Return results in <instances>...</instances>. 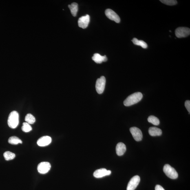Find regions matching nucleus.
I'll return each instance as SVG.
<instances>
[{
  "instance_id": "19",
  "label": "nucleus",
  "mask_w": 190,
  "mask_h": 190,
  "mask_svg": "<svg viewBox=\"0 0 190 190\" xmlns=\"http://www.w3.org/2000/svg\"><path fill=\"white\" fill-rule=\"evenodd\" d=\"M148 120L149 123L155 125H158L160 123L159 119L156 117L153 116H150L148 119Z\"/></svg>"
},
{
  "instance_id": "11",
  "label": "nucleus",
  "mask_w": 190,
  "mask_h": 190,
  "mask_svg": "<svg viewBox=\"0 0 190 190\" xmlns=\"http://www.w3.org/2000/svg\"><path fill=\"white\" fill-rule=\"evenodd\" d=\"M111 173V171L107 170L105 168H101L96 170L95 171L94 173V176L95 178H100L105 176H109Z\"/></svg>"
},
{
  "instance_id": "20",
  "label": "nucleus",
  "mask_w": 190,
  "mask_h": 190,
  "mask_svg": "<svg viewBox=\"0 0 190 190\" xmlns=\"http://www.w3.org/2000/svg\"><path fill=\"white\" fill-rule=\"evenodd\" d=\"M4 157L6 160H12L15 158L16 155L14 153L7 151L4 153Z\"/></svg>"
},
{
  "instance_id": "23",
  "label": "nucleus",
  "mask_w": 190,
  "mask_h": 190,
  "mask_svg": "<svg viewBox=\"0 0 190 190\" xmlns=\"http://www.w3.org/2000/svg\"><path fill=\"white\" fill-rule=\"evenodd\" d=\"M164 4L168 5H174L177 4V1L175 0H161L160 1Z\"/></svg>"
},
{
  "instance_id": "12",
  "label": "nucleus",
  "mask_w": 190,
  "mask_h": 190,
  "mask_svg": "<svg viewBox=\"0 0 190 190\" xmlns=\"http://www.w3.org/2000/svg\"><path fill=\"white\" fill-rule=\"evenodd\" d=\"M52 141V138L50 137L47 136H44L38 140L37 144L40 147H45L50 144Z\"/></svg>"
},
{
  "instance_id": "22",
  "label": "nucleus",
  "mask_w": 190,
  "mask_h": 190,
  "mask_svg": "<svg viewBox=\"0 0 190 190\" xmlns=\"http://www.w3.org/2000/svg\"><path fill=\"white\" fill-rule=\"evenodd\" d=\"M22 129L23 132H30V131L32 130V128L31 127L30 124L26 122V123H23L22 127Z\"/></svg>"
},
{
  "instance_id": "8",
  "label": "nucleus",
  "mask_w": 190,
  "mask_h": 190,
  "mask_svg": "<svg viewBox=\"0 0 190 190\" xmlns=\"http://www.w3.org/2000/svg\"><path fill=\"white\" fill-rule=\"evenodd\" d=\"M130 130L135 140L136 141H141L142 138V134L140 129L137 127H133L130 128Z\"/></svg>"
},
{
  "instance_id": "17",
  "label": "nucleus",
  "mask_w": 190,
  "mask_h": 190,
  "mask_svg": "<svg viewBox=\"0 0 190 190\" xmlns=\"http://www.w3.org/2000/svg\"><path fill=\"white\" fill-rule=\"evenodd\" d=\"M132 42L134 45L141 46L142 48L146 49L147 48L148 45L146 42L142 40H139L136 38H134L132 40Z\"/></svg>"
},
{
  "instance_id": "14",
  "label": "nucleus",
  "mask_w": 190,
  "mask_h": 190,
  "mask_svg": "<svg viewBox=\"0 0 190 190\" xmlns=\"http://www.w3.org/2000/svg\"><path fill=\"white\" fill-rule=\"evenodd\" d=\"M92 59L97 63H101L102 62L107 61V58L106 55L102 56L99 54L96 53L94 54Z\"/></svg>"
},
{
  "instance_id": "18",
  "label": "nucleus",
  "mask_w": 190,
  "mask_h": 190,
  "mask_svg": "<svg viewBox=\"0 0 190 190\" xmlns=\"http://www.w3.org/2000/svg\"><path fill=\"white\" fill-rule=\"evenodd\" d=\"M8 142L9 143L12 144V145H17L19 143L22 144V143L21 140L16 136L10 137L9 139Z\"/></svg>"
},
{
  "instance_id": "1",
  "label": "nucleus",
  "mask_w": 190,
  "mask_h": 190,
  "mask_svg": "<svg viewBox=\"0 0 190 190\" xmlns=\"http://www.w3.org/2000/svg\"><path fill=\"white\" fill-rule=\"evenodd\" d=\"M141 93L137 92L130 95L124 100V104L126 107H130L135 104L141 100L142 98Z\"/></svg>"
},
{
  "instance_id": "16",
  "label": "nucleus",
  "mask_w": 190,
  "mask_h": 190,
  "mask_svg": "<svg viewBox=\"0 0 190 190\" xmlns=\"http://www.w3.org/2000/svg\"><path fill=\"white\" fill-rule=\"evenodd\" d=\"M68 6L69 9H70L72 15L74 17H75L76 16L78 10V4L76 3H73L71 5H69Z\"/></svg>"
},
{
  "instance_id": "21",
  "label": "nucleus",
  "mask_w": 190,
  "mask_h": 190,
  "mask_svg": "<svg viewBox=\"0 0 190 190\" xmlns=\"http://www.w3.org/2000/svg\"><path fill=\"white\" fill-rule=\"evenodd\" d=\"M25 121L29 124H33L36 121L35 117L30 114H27L25 117Z\"/></svg>"
},
{
  "instance_id": "6",
  "label": "nucleus",
  "mask_w": 190,
  "mask_h": 190,
  "mask_svg": "<svg viewBox=\"0 0 190 190\" xmlns=\"http://www.w3.org/2000/svg\"><path fill=\"white\" fill-rule=\"evenodd\" d=\"M140 181V177L136 175L132 177L128 184L127 190H135L139 184Z\"/></svg>"
},
{
  "instance_id": "5",
  "label": "nucleus",
  "mask_w": 190,
  "mask_h": 190,
  "mask_svg": "<svg viewBox=\"0 0 190 190\" xmlns=\"http://www.w3.org/2000/svg\"><path fill=\"white\" fill-rule=\"evenodd\" d=\"M190 34V29L187 27H179L175 30V35L178 38L187 37Z\"/></svg>"
},
{
  "instance_id": "15",
  "label": "nucleus",
  "mask_w": 190,
  "mask_h": 190,
  "mask_svg": "<svg viewBox=\"0 0 190 190\" xmlns=\"http://www.w3.org/2000/svg\"><path fill=\"white\" fill-rule=\"evenodd\" d=\"M149 133L151 136H160L162 134V131L161 129L158 128L152 127L149 129Z\"/></svg>"
},
{
  "instance_id": "7",
  "label": "nucleus",
  "mask_w": 190,
  "mask_h": 190,
  "mask_svg": "<svg viewBox=\"0 0 190 190\" xmlns=\"http://www.w3.org/2000/svg\"><path fill=\"white\" fill-rule=\"evenodd\" d=\"M51 165L48 162H44L40 163L37 166V171L40 173L45 174L50 171Z\"/></svg>"
},
{
  "instance_id": "4",
  "label": "nucleus",
  "mask_w": 190,
  "mask_h": 190,
  "mask_svg": "<svg viewBox=\"0 0 190 190\" xmlns=\"http://www.w3.org/2000/svg\"><path fill=\"white\" fill-rule=\"evenodd\" d=\"M106 78L104 76H101L97 80L96 87L97 92L101 94L104 90L106 84Z\"/></svg>"
},
{
  "instance_id": "10",
  "label": "nucleus",
  "mask_w": 190,
  "mask_h": 190,
  "mask_svg": "<svg viewBox=\"0 0 190 190\" xmlns=\"http://www.w3.org/2000/svg\"><path fill=\"white\" fill-rule=\"evenodd\" d=\"M89 22H90V16L88 14L82 16L78 20V26L83 29L87 28L88 26Z\"/></svg>"
},
{
  "instance_id": "2",
  "label": "nucleus",
  "mask_w": 190,
  "mask_h": 190,
  "mask_svg": "<svg viewBox=\"0 0 190 190\" xmlns=\"http://www.w3.org/2000/svg\"><path fill=\"white\" fill-rule=\"evenodd\" d=\"M8 125L11 128L14 129L19 124V114L17 111H14L9 115L8 120Z\"/></svg>"
},
{
  "instance_id": "9",
  "label": "nucleus",
  "mask_w": 190,
  "mask_h": 190,
  "mask_svg": "<svg viewBox=\"0 0 190 190\" xmlns=\"http://www.w3.org/2000/svg\"><path fill=\"white\" fill-rule=\"evenodd\" d=\"M105 15L107 17L112 21L117 23H119L120 21V18L116 12L110 9H107L105 12Z\"/></svg>"
},
{
  "instance_id": "3",
  "label": "nucleus",
  "mask_w": 190,
  "mask_h": 190,
  "mask_svg": "<svg viewBox=\"0 0 190 190\" xmlns=\"http://www.w3.org/2000/svg\"><path fill=\"white\" fill-rule=\"evenodd\" d=\"M163 171L166 175L170 178L175 179L178 178V173L174 168L169 164H167L164 165Z\"/></svg>"
},
{
  "instance_id": "24",
  "label": "nucleus",
  "mask_w": 190,
  "mask_h": 190,
  "mask_svg": "<svg viewBox=\"0 0 190 190\" xmlns=\"http://www.w3.org/2000/svg\"><path fill=\"white\" fill-rule=\"evenodd\" d=\"M185 107L190 114V101L188 100L185 102Z\"/></svg>"
},
{
  "instance_id": "13",
  "label": "nucleus",
  "mask_w": 190,
  "mask_h": 190,
  "mask_svg": "<svg viewBox=\"0 0 190 190\" xmlns=\"http://www.w3.org/2000/svg\"><path fill=\"white\" fill-rule=\"evenodd\" d=\"M126 145L123 142H119L116 147V151L117 155L119 156H121L124 154L126 151Z\"/></svg>"
},
{
  "instance_id": "25",
  "label": "nucleus",
  "mask_w": 190,
  "mask_h": 190,
  "mask_svg": "<svg viewBox=\"0 0 190 190\" xmlns=\"http://www.w3.org/2000/svg\"><path fill=\"white\" fill-rule=\"evenodd\" d=\"M155 190H165L161 186L159 185H157L155 187Z\"/></svg>"
}]
</instances>
